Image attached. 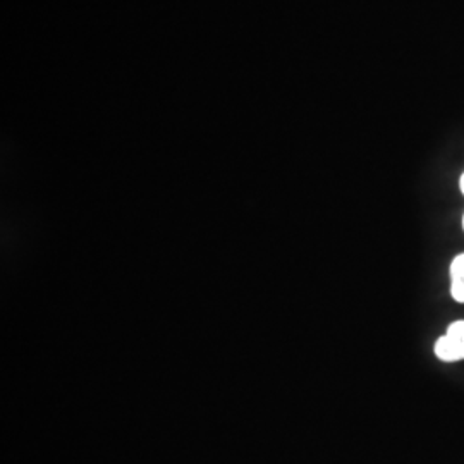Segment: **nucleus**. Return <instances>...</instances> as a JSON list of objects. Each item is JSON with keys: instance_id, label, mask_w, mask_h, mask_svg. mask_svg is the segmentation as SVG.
<instances>
[{"instance_id": "3", "label": "nucleus", "mask_w": 464, "mask_h": 464, "mask_svg": "<svg viewBox=\"0 0 464 464\" xmlns=\"http://www.w3.org/2000/svg\"><path fill=\"white\" fill-rule=\"evenodd\" d=\"M459 188H461V193L464 195V174L461 176V179H459Z\"/></svg>"}, {"instance_id": "2", "label": "nucleus", "mask_w": 464, "mask_h": 464, "mask_svg": "<svg viewBox=\"0 0 464 464\" xmlns=\"http://www.w3.org/2000/svg\"><path fill=\"white\" fill-rule=\"evenodd\" d=\"M450 296L464 304V253L458 255L450 264Z\"/></svg>"}, {"instance_id": "4", "label": "nucleus", "mask_w": 464, "mask_h": 464, "mask_svg": "<svg viewBox=\"0 0 464 464\" xmlns=\"http://www.w3.org/2000/svg\"><path fill=\"white\" fill-rule=\"evenodd\" d=\"M463 229H464V216H463Z\"/></svg>"}, {"instance_id": "1", "label": "nucleus", "mask_w": 464, "mask_h": 464, "mask_svg": "<svg viewBox=\"0 0 464 464\" xmlns=\"http://www.w3.org/2000/svg\"><path fill=\"white\" fill-rule=\"evenodd\" d=\"M433 353L444 363L464 360V320H456L449 325L446 334L437 339Z\"/></svg>"}]
</instances>
